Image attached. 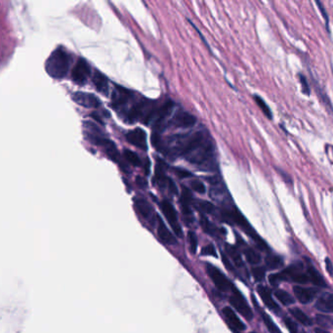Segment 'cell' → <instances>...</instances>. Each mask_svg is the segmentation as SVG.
Returning <instances> with one entry per match:
<instances>
[{
	"mask_svg": "<svg viewBox=\"0 0 333 333\" xmlns=\"http://www.w3.org/2000/svg\"><path fill=\"white\" fill-rule=\"evenodd\" d=\"M90 75H91V67L89 63L84 58H78L70 73L72 81L78 85H84L87 82Z\"/></svg>",
	"mask_w": 333,
	"mask_h": 333,
	"instance_id": "cell-7",
	"label": "cell"
},
{
	"mask_svg": "<svg viewBox=\"0 0 333 333\" xmlns=\"http://www.w3.org/2000/svg\"><path fill=\"white\" fill-rule=\"evenodd\" d=\"M188 239H189V244H190V250L192 253L196 252L197 248V237L195 236L194 232H189L188 234Z\"/></svg>",
	"mask_w": 333,
	"mask_h": 333,
	"instance_id": "cell-36",
	"label": "cell"
},
{
	"mask_svg": "<svg viewBox=\"0 0 333 333\" xmlns=\"http://www.w3.org/2000/svg\"><path fill=\"white\" fill-rule=\"evenodd\" d=\"M160 209H161L162 213L164 214L167 221L170 224V226L172 227L174 233L177 236L182 237L183 236V231H182L180 224L178 223V216H177V212L174 209V206L168 200L164 199L160 203Z\"/></svg>",
	"mask_w": 333,
	"mask_h": 333,
	"instance_id": "cell-9",
	"label": "cell"
},
{
	"mask_svg": "<svg viewBox=\"0 0 333 333\" xmlns=\"http://www.w3.org/2000/svg\"><path fill=\"white\" fill-rule=\"evenodd\" d=\"M201 254H202V255H209V256L217 257L216 249H215V247H214L212 244H209V245L204 246V247L201 249Z\"/></svg>",
	"mask_w": 333,
	"mask_h": 333,
	"instance_id": "cell-42",
	"label": "cell"
},
{
	"mask_svg": "<svg viewBox=\"0 0 333 333\" xmlns=\"http://www.w3.org/2000/svg\"><path fill=\"white\" fill-rule=\"evenodd\" d=\"M253 99H254V101L256 102L257 106L260 108V110H261L264 114H265V116H266L267 118H269V119H273V113H272V111H271L270 107L266 104V102L264 101L263 99L260 97V96H258V95H254V96H253Z\"/></svg>",
	"mask_w": 333,
	"mask_h": 333,
	"instance_id": "cell-26",
	"label": "cell"
},
{
	"mask_svg": "<svg viewBox=\"0 0 333 333\" xmlns=\"http://www.w3.org/2000/svg\"><path fill=\"white\" fill-rule=\"evenodd\" d=\"M315 332L316 333H329L327 332L326 330H324V329H322V328H316L315 329Z\"/></svg>",
	"mask_w": 333,
	"mask_h": 333,
	"instance_id": "cell-48",
	"label": "cell"
},
{
	"mask_svg": "<svg viewBox=\"0 0 333 333\" xmlns=\"http://www.w3.org/2000/svg\"><path fill=\"white\" fill-rule=\"evenodd\" d=\"M223 218L228 221V222L235 223L244 233H246L248 236L256 242L257 246L262 250H269V247L266 243V241L263 240L258 234L255 232V230L251 227L248 221L244 218V216L237 210L236 207L229 209V210H224L222 212Z\"/></svg>",
	"mask_w": 333,
	"mask_h": 333,
	"instance_id": "cell-4",
	"label": "cell"
},
{
	"mask_svg": "<svg viewBox=\"0 0 333 333\" xmlns=\"http://www.w3.org/2000/svg\"><path fill=\"white\" fill-rule=\"evenodd\" d=\"M84 135L85 138L88 140L90 143L103 148L104 152L107 153V155L113 161H118L119 159V153L116 149L115 144L104 136L101 129L97 125L91 121H84Z\"/></svg>",
	"mask_w": 333,
	"mask_h": 333,
	"instance_id": "cell-3",
	"label": "cell"
},
{
	"mask_svg": "<svg viewBox=\"0 0 333 333\" xmlns=\"http://www.w3.org/2000/svg\"><path fill=\"white\" fill-rule=\"evenodd\" d=\"M207 274L211 278V280L214 282L216 287L221 292H230L235 288L232 284V282L227 278V277L223 274L220 270H218L216 267L207 264L206 265Z\"/></svg>",
	"mask_w": 333,
	"mask_h": 333,
	"instance_id": "cell-8",
	"label": "cell"
},
{
	"mask_svg": "<svg viewBox=\"0 0 333 333\" xmlns=\"http://www.w3.org/2000/svg\"><path fill=\"white\" fill-rule=\"evenodd\" d=\"M244 255H245V258H246L247 262L249 264H252V265L259 264L260 263V261H261L260 254L258 252H256L255 250L249 248V247H247L246 249H244Z\"/></svg>",
	"mask_w": 333,
	"mask_h": 333,
	"instance_id": "cell-29",
	"label": "cell"
},
{
	"mask_svg": "<svg viewBox=\"0 0 333 333\" xmlns=\"http://www.w3.org/2000/svg\"><path fill=\"white\" fill-rule=\"evenodd\" d=\"M191 188L194 190V192L198 193V194H205L206 192V188L204 186V184L199 180H193L191 182Z\"/></svg>",
	"mask_w": 333,
	"mask_h": 333,
	"instance_id": "cell-34",
	"label": "cell"
},
{
	"mask_svg": "<svg viewBox=\"0 0 333 333\" xmlns=\"http://www.w3.org/2000/svg\"><path fill=\"white\" fill-rule=\"evenodd\" d=\"M158 163L155 167V175L153 178V184H156L160 189H168V191L173 194H178L177 187L175 183L171 180L169 177H167L164 171L163 161L161 159H157Z\"/></svg>",
	"mask_w": 333,
	"mask_h": 333,
	"instance_id": "cell-6",
	"label": "cell"
},
{
	"mask_svg": "<svg viewBox=\"0 0 333 333\" xmlns=\"http://www.w3.org/2000/svg\"><path fill=\"white\" fill-rule=\"evenodd\" d=\"M71 100L75 104L87 109H98L99 107H101L100 99L92 93H86L80 91L74 92L71 95Z\"/></svg>",
	"mask_w": 333,
	"mask_h": 333,
	"instance_id": "cell-11",
	"label": "cell"
},
{
	"mask_svg": "<svg viewBox=\"0 0 333 333\" xmlns=\"http://www.w3.org/2000/svg\"><path fill=\"white\" fill-rule=\"evenodd\" d=\"M316 4L318 5L320 13L322 15L323 19L325 20V26H326V28H327V30H328V32H329V27H328V24H329V18H328V14H327V12H326V10H325V7L323 6V4H322L319 0H317V1H316Z\"/></svg>",
	"mask_w": 333,
	"mask_h": 333,
	"instance_id": "cell-39",
	"label": "cell"
},
{
	"mask_svg": "<svg viewBox=\"0 0 333 333\" xmlns=\"http://www.w3.org/2000/svg\"><path fill=\"white\" fill-rule=\"evenodd\" d=\"M125 138L128 143L131 145L139 148L143 151L148 150V142H147V133L141 129V128H135L133 130H130L126 133Z\"/></svg>",
	"mask_w": 333,
	"mask_h": 333,
	"instance_id": "cell-12",
	"label": "cell"
},
{
	"mask_svg": "<svg viewBox=\"0 0 333 333\" xmlns=\"http://www.w3.org/2000/svg\"><path fill=\"white\" fill-rule=\"evenodd\" d=\"M90 115H91V116H92V117H93V118H94L96 121H98L100 124L104 125V121H103V120L100 118V116L98 115L97 113H95V112H94V113H91Z\"/></svg>",
	"mask_w": 333,
	"mask_h": 333,
	"instance_id": "cell-47",
	"label": "cell"
},
{
	"mask_svg": "<svg viewBox=\"0 0 333 333\" xmlns=\"http://www.w3.org/2000/svg\"><path fill=\"white\" fill-rule=\"evenodd\" d=\"M180 202L182 212H183L185 218H188V220L192 219L193 212L191 209V205L193 202V196H192L191 191L186 187L182 188Z\"/></svg>",
	"mask_w": 333,
	"mask_h": 333,
	"instance_id": "cell-17",
	"label": "cell"
},
{
	"mask_svg": "<svg viewBox=\"0 0 333 333\" xmlns=\"http://www.w3.org/2000/svg\"><path fill=\"white\" fill-rule=\"evenodd\" d=\"M123 156H124L125 160L127 162H129L130 164H132L133 166H141L142 162H141V159L137 155V153H135L130 150H124Z\"/></svg>",
	"mask_w": 333,
	"mask_h": 333,
	"instance_id": "cell-28",
	"label": "cell"
},
{
	"mask_svg": "<svg viewBox=\"0 0 333 333\" xmlns=\"http://www.w3.org/2000/svg\"><path fill=\"white\" fill-rule=\"evenodd\" d=\"M262 319H263L264 323L266 325V327L268 328V330L270 333H282L280 331V329L278 328V326L275 324V322L273 321V319H271L266 313L262 312L261 313Z\"/></svg>",
	"mask_w": 333,
	"mask_h": 333,
	"instance_id": "cell-30",
	"label": "cell"
},
{
	"mask_svg": "<svg viewBox=\"0 0 333 333\" xmlns=\"http://www.w3.org/2000/svg\"><path fill=\"white\" fill-rule=\"evenodd\" d=\"M230 303L242 317H244L248 320L252 319L253 318L252 310L250 309L249 305L247 304L241 293L236 290V288L233 289V294L230 298Z\"/></svg>",
	"mask_w": 333,
	"mask_h": 333,
	"instance_id": "cell-10",
	"label": "cell"
},
{
	"mask_svg": "<svg viewBox=\"0 0 333 333\" xmlns=\"http://www.w3.org/2000/svg\"><path fill=\"white\" fill-rule=\"evenodd\" d=\"M72 57L64 46L55 49L45 63L46 72L55 79H62L67 76L70 70Z\"/></svg>",
	"mask_w": 333,
	"mask_h": 333,
	"instance_id": "cell-2",
	"label": "cell"
},
{
	"mask_svg": "<svg viewBox=\"0 0 333 333\" xmlns=\"http://www.w3.org/2000/svg\"><path fill=\"white\" fill-rule=\"evenodd\" d=\"M290 314H292V316H293L295 319H297L301 324L306 325V326H311V325H313V320H312V319H311L309 316H307L305 313H304L302 310H300L299 308H294V309H292V310H290Z\"/></svg>",
	"mask_w": 333,
	"mask_h": 333,
	"instance_id": "cell-24",
	"label": "cell"
},
{
	"mask_svg": "<svg viewBox=\"0 0 333 333\" xmlns=\"http://www.w3.org/2000/svg\"><path fill=\"white\" fill-rule=\"evenodd\" d=\"M92 82L94 84L96 90L98 92H100L101 94H103L104 96L108 97L109 93H110V82L108 77L100 72L99 70H95L92 76Z\"/></svg>",
	"mask_w": 333,
	"mask_h": 333,
	"instance_id": "cell-16",
	"label": "cell"
},
{
	"mask_svg": "<svg viewBox=\"0 0 333 333\" xmlns=\"http://www.w3.org/2000/svg\"><path fill=\"white\" fill-rule=\"evenodd\" d=\"M316 321L320 327H322V329L330 328L333 324V319L327 316H323V315H318L316 318Z\"/></svg>",
	"mask_w": 333,
	"mask_h": 333,
	"instance_id": "cell-31",
	"label": "cell"
},
{
	"mask_svg": "<svg viewBox=\"0 0 333 333\" xmlns=\"http://www.w3.org/2000/svg\"><path fill=\"white\" fill-rule=\"evenodd\" d=\"M162 153L173 155V157H183L203 171L215 172L218 170L215 144L206 130L170 137Z\"/></svg>",
	"mask_w": 333,
	"mask_h": 333,
	"instance_id": "cell-1",
	"label": "cell"
},
{
	"mask_svg": "<svg viewBox=\"0 0 333 333\" xmlns=\"http://www.w3.org/2000/svg\"><path fill=\"white\" fill-rule=\"evenodd\" d=\"M223 315L232 328H234L236 331L245 330L244 323L236 316L233 309H231L230 307H225L223 309Z\"/></svg>",
	"mask_w": 333,
	"mask_h": 333,
	"instance_id": "cell-18",
	"label": "cell"
},
{
	"mask_svg": "<svg viewBox=\"0 0 333 333\" xmlns=\"http://www.w3.org/2000/svg\"><path fill=\"white\" fill-rule=\"evenodd\" d=\"M307 275L309 280L313 282L315 285L319 287H326V282L321 277V275L316 270V268L308 261V267H307Z\"/></svg>",
	"mask_w": 333,
	"mask_h": 333,
	"instance_id": "cell-23",
	"label": "cell"
},
{
	"mask_svg": "<svg viewBox=\"0 0 333 333\" xmlns=\"http://www.w3.org/2000/svg\"><path fill=\"white\" fill-rule=\"evenodd\" d=\"M275 296L278 298V301L284 306L292 305L294 303V298L288 292H284V290L278 289L277 292H275Z\"/></svg>",
	"mask_w": 333,
	"mask_h": 333,
	"instance_id": "cell-27",
	"label": "cell"
},
{
	"mask_svg": "<svg viewBox=\"0 0 333 333\" xmlns=\"http://www.w3.org/2000/svg\"><path fill=\"white\" fill-rule=\"evenodd\" d=\"M269 280H270L271 284H273V285H277V284H278L280 281L287 280V278H286L284 272L282 271V272L278 273V274H274V275H272V276L270 277V278H269Z\"/></svg>",
	"mask_w": 333,
	"mask_h": 333,
	"instance_id": "cell-35",
	"label": "cell"
},
{
	"mask_svg": "<svg viewBox=\"0 0 333 333\" xmlns=\"http://www.w3.org/2000/svg\"><path fill=\"white\" fill-rule=\"evenodd\" d=\"M278 171H279V174L282 176V178L284 179V181L286 182V183H289V184H292V179H290V177L284 172V171H281V170H279V169H278Z\"/></svg>",
	"mask_w": 333,
	"mask_h": 333,
	"instance_id": "cell-46",
	"label": "cell"
},
{
	"mask_svg": "<svg viewBox=\"0 0 333 333\" xmlns=\"http://www.w3.org/2000/svg\"><path fill=\"white\" fill-rule=\"evenodd\" d=\"M293 292H294L295 297L302 304H308V303L312 302L316 298L317 293H318L315 288L303 287L301 285H295L293 287Z\"/></svg>",
	"mask_w": 333,
	"mask_h": 333,
	"instance_id": "cell-15",
	"label": "cell"
},
{
	"mask_svg": "<svg viewBox=\"0 0 333 333\" xmlns=\"http://www.w3.org/2000/svg\"><path fill=\"white\" fill-rule=\"evenodd\" d=\"M134 206L138 214L143 218L148 220L152 218L153 214V207L144 197H140V196L134 197Z\"/></svg>",
	"mask_w": 333,
	"mask_h": 333,
	"instance_id": "cell-19",
	"label": "cell"
},
{
	"mask_svg": "<svg viewBox=\"0 0 333 333\" xmlns=\"http://www.w3.org/2000/svg\"><path fill=\"white\" fill-rule=\"evenodd\" d=\"M257 292L259 293L260 297L262 298L264 304L267 306L270 310L275 311V312H277V311L279 310V307H278V304L274 301V299H273V297H272V294H271V292L269 290V288H267V287L264 286V285H259V286L257 287Z\"/></svg>",
	"mask_w": 333,
	"mask_h": 333,
	"instance_id": "cell-22",
	"label": "cell"
},
{
	"mask_svg": "<svg viewBox=\"0 0 333 333\" xmlns=\"http://www.w3.org/2000/svg\"><path fill=\"white\" fill-rule=\"evenodd\" d=\"M200 224H201V227L202 229L204 230V232H206L207 234H210V235H214L215 232H216V228L213 224L209 222V219L205 218L204 216L201 217L200 219Z\"/></svg>",
	"mask_w": 333,
	"mask_h": 333,
	"instance_id": "cell-33",
	"label": "cell"
},
{
	"mask_svg": "<svg viewBox=\"0 0 333 333\" xmlns=\"http://www.w3.org/2000/svg\"><path fill=\"white\" fill-rule=\"evenodd\" d=\"M135 99V94L120 85H114L111 94V106L114 111L122 115L128 110V106Z\"/></svg>",
	"mask_w": 333,
	"mask_h": 333,
	"instance_id": "cell-5",
	"label": "cell"
},
{
	"mask_svg": "<svg viewBox=\"0 0 333 333\" xmlns=\"http://www.w3.org/2000/svg\"><path fill=\"white\" fill-rule=\"evenodd\" d=\"M250 333H256V332H250Z\"/></svg>",
	"mask_w": 333,
	"mask_h": 333,
	"instance_id": "cell-50",
	"label": "cell"
},
{
	"mask_svg": "<svg viewBox=\"0 0 333 333\" xmlns=\"http://www.w3.org/2000/svg\"><path fill=\"white\" fill-rule=\"evenodd\" d=\"M265 263L270 270H276V269L280 268L283 265V259L278 255L270 254L266 257Z\"/></svg>",
	"mask_w": 333,
	"mask_h": 333,
	"instance_id": "cell-25",
	"label": "cell"
},
{
	"mask_svg": "<svg viewBox=\"0 0 333 333\" xmlns=\"http://www.w3.org/2000/svg\"><path fill=\"white\" fill-rule=\"evenodd\" d=\"M283 272L287 278V280H292L298 284H305L308 281H310L308 275H306L303 272L302 264H292V266L286 268Z\"/></svg>",
	"mask_w": 333,
	"mask_h": 333,
	"instance_id": "cell-13",
	"label": "cell"
},
{
	"mask_svg": "<svg viewBox=\"0 0 333 333\" xmlns=\"http://www.w3.org/2000/svg\"><path fill=\"white\" fill-rule=\"evenodd\" d=\"M136 184L138 185V187L142 188V189H145V188H147V186H148V182L145 180L144 178L140 177V176H138V177L136 178Z\"/></svg>",
	"mask_w": 333,
	"mask_h": 333,
	"instance_id": "cell-44",
	"label": "cell"
},
{
	"mask_svg": "<svg viewBox=\"0 0 333 333\" xmlns=\"http://www.w3.org/2000/svg\"><path fill=\"white\" fill-rule=\"evenodd\" d=\"M228 252H229L231 258L234 260V262L236 263V265H237V266H241L242 265V260H241V258H240V256H239V254L236 251V248L229 246L228 247Z\"/></svg>",
	"mask_w": 333,
	"mask_h": 333,
	"instance_id": "cell-38",
	"label": "cell"
},
{
	"mask_svg": "<svg viewBox=\"0 0 333 333\" xmlns=\"http://www.w3.org/2000/svg\"><path fill=\"white\" fill-rule=\"evenodd\" d=\"M196 123V117L188 111H178L172 119L168 122L169 125H173L179 128H191Z\"/></svg>",
	"mask_w": 333,
	"mask_h": 333,
	"instance_id": "cell-14",
	"label": "cell"
},
{
	"mask_svg": "<svg viewBox=\"0 0 333 333\" xmlns=\"http://www.w3.org/2000/svg\"><path fill=\"white\" fill-rule=\"evenodd\" d=\"M296 333H306V331L302 330V329H301V330H300V329H298V330H297V332Z\"/></svg>",
	"mask_w": 333,
	"mask_h": 333,
	"instance_id": "cell-49",
	"label": "cell"
},
{
	"mask_svg": "<svg viewBox=\"0 0 333 333\" xmlns=\"http://www.w3.org/2000/svg\"><path fill=\"white\" fill-rule=\"evenodd\" d=\"M197 206L202 212L207 213V214H212L216 210V207L213 203H211L209 201H205V200H199L197 203Z\"/></svg>",
	"mask_w": 333,
	"mask_h": 333,
	"instance_id": "cell-32",
	"label": "cell"
},
{
	"mask_svg": "<svg viewBox=\"0 0 333 333\" xmlns=\"http://www.w3.org/2000/svg\"><path fill=\"white\" fill-rule=\"evenodd\" d=\"M298 76H299V81H300L301 86H302V92H303L305 95H310V93H311V89H310L309 82H308V80H307L305 75L302 74V73H299Z\"/></svg>",
	"mask_w": 333,
	"mask_h": 333,
	"instance_id": "cell-37",
	"label": "cell"
},
{
	"mask_svg": "<svg viewBox=\"0 0 333 333\" xmlns=\"http://www.w3.org/2000/svg\"><path fill=\"white\" fill-rule=\"evenodd\" d=\"M325 269L330 276H333V264L329 258L325 259Z\"/></svg>",
	"mask_w": 333,
	"mask_h": 333,
	"instance_id": "cell-43",
	"label": "cell"
},
{
	"mask_svg": "<svg viewBox=\"0 0 333 333\" xmlns=\"http://www.w3.org/2000/svg\"><path fill=\"white\" fill-rule=\"evenodd\" d=\"M316 308L323 313H333V294L323 293L320 295L316 303Z\"/></svg>",
	"mask_w": 333,
	"mask_h": 333,
	"instance_id": "cell-21",
	"label": "cell"
},
{
	"mask_svg": "<svg viewBox=\"0 0 333 333\" xmlns=\"http://www.w3.org/2000/svg\"><path fill=\"white\" fill-rule=\"evenodd\" d=\"M174 172L175 174L180 178V179H185V178H190L193 176V174L186 170V169H183V168H178V167H175L174 168Z\"/></svg>",
	"mask_w": 333,
	"mask_h": 333,
	"instance_id": "cell-40",
	"label": "cell"
},
{
	"mask_svg": "<svg viewBox=\"0 0 333 333\" xmlns=\"http://www.w3.org/2000/svg\"><path fill=\"white\" fill-rule=\"evenodd\" d=\"M157 236L159 239L166 244H175L177 242L175 236L168 230L165 224L158 217V226H157Z\"/></svg>",
	"mask_w": 333,
	"mask_h": 333,
	"instance_id": "cell-20",
	"label": "cell"
},
{
	"mask_svg": "<svg viewBox=\"0 0 333 333\" xmlns=\"http://www.w3.org/2000/svg\"><path fill=\"white\" fill-rule=\"evenodd\" d=\"M252 275L255 278L256 280L260 281L263 279L265 277V269L262 267H256L252 269Z\"/></svg>",
	"mask_w": 333,
	"mask_h": 333,
	"instance_id": "cell-41",
	"label": "cell"
},
{
	"mask_svg": "<svg viewBox=\"0 0 333 333\" xmlns=\"http://www.w3.org/2000/svg\"><path fill=\"white\" fill-rule=\"evenodd\" d=\"M222 259L223 261H224V264H225V266H226L228 269H230V270H232V271H233V266H232L231 262L229 261V259L226 257V255H225V254H223Z\"/></svg>",
	"mask_w": 333,
	"mask_h": 333,
	"instance_id": "cell-45",
	"label": "cell"
}]
</instances>
